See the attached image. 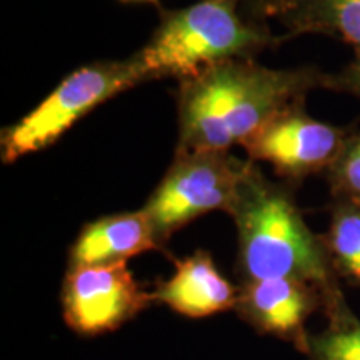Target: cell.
Wrapping results in <instances>:
<instances>
[{
  "instance_id": "cell-1",
  "label": "cell",
  "mask_w": 360,
  "mask_h": 360,
  "mask_svg": "<svg viewBox=\"0 0 360 360\" xmlns=\"http://www.w3.org/2000/svg\"><path fill=\"white\" fill-rule=\"evenodd\" d=\"M328 72L305 65L269 69L233 58L179 80V143L175 152L244 147L274 117L309 92L327 89Z\"/></svg>"
},
{
  "instance_id": "cell-2",
  "label": "cell",
  "mask_w": 360,
  "mask_h": 360,
  "mask_svg": "<svg viewBox=\"0 0 360 360\" xmlns=\"http://www.w3.org/2000/svg\"><path fill=\"white\" fill-rule=\"evenodd\" d=\"M229 214L237 227L242 282L290 277L321 287L326 295L339 289L323 237L310 231L290 184L272 182L249 159Z\"/></svg>"
},
{
  "instance_id": "cell-3",
  "label": "cell",
  "mask_w": 360,
  "mask_h": 360,
  "mask_svg": "<svg viewBox=\"0 0 360 360\" xmlns=\"http://www.w3.org/2000/svg\"><path fill=\"white\" fill-rule=\"evenodd\" d=\"M282 42L283 37L274 35L265 20L245 13L240 0H197L162 11L154 34L135 53L148 80H182L220 62L254 58Z\"/></svg>"
},
{
  "instance_id": "cell-4",
  "label": "cell",
  "mask_w": 360,
  "mask_h": 360,
  "mask_svg": "<svg viewBox=\"0 0 360 360\" xmlns=\"http://www.w3.org/2000/svg\"><path fill=\"white\" fill-rule=\"evenodd\" d=\"M143 82H148V75L137 53L125 60H98L74 70L32 112L2 130L4 164L53 146L98 105Z\"/></svg>"
},
{
  "instance_id": "cell-5",
  "label": "cell",
  "mask_w": 360,
  "mask_h": 360,
  "mask_svg": "<svg viewBox=\"0 0 360 360\" xmlns=\"http://www.w3.org/2000/svg\"><path fill=\"white\" fill-rule=\"evenodd\" d=\"M249 160L227 150L175 152L164 179L142 207L164 247L175 232L202 215L229 214Z\"/></svg>"
},
{
  "instance_id": "cell-6",
  "label": "cell",
  "mask_w": 360,
  "mask_h": 360,
  "mask_svg": "<svg viewBox=\"0 0 360 360\" xmlns=\"http://www.w3.org/2000/svg\"><path fill=\"white\" fill-rule=\"evenodd\" d=\"M62 315L75 334L114 332L154 302L135 281L127 262L69 265L62 283Z\"/></svg>"
},
{
  "instance_id": "cell-7",
  "label": "cell",
  "mask_w": 360,
  "mask_h": 360,
  "mask_svg": "<svg viewBox=\"0 0 360 360\" xmlns=\"http://www.w3.org/2000/svg\"><path fill=\"white\" fill-rule=\"evenodd\" d=\"M352 132L314 119L300 102L274 117L244 148L250 160L267 162L287 184H300L326 174Z\"/></svg>"
},
{
  "instance_id": "cell-8",
  "label": "cell",
  "mask_w": 360,
  "mask_h": 360,
  "mask_svg": "<svg viewBox=\"0 0 360 360\" xmlns=\"http://www.w3.org/2000/svg\"><path fill=\"white\" fill-rule=\"evenodd\" d=\"M326 292L314 283L290 277L242 282L236 310L247 323L262 334L290 342L307 355L309 317L323 310Z\"/></svg>"
},
{
  "instance_id": "cell-9",
  "label": "cell",
  "mask_w": 360,
  "mask_h": 360,
  "mask_svg": "<svg viewBox=\"0 0 360 360\" xmlns=\"http://www.w3.org/2000/svg\"><path fill=\"white\" fill-rule=\"evenodd\" d=\"M154 302L188 319H204L237 307L238 287L222 276L205 250L175 260L172 277L152 292Z\"/></svg>"
},
{
  "instance_id": "cell-10",
  "label": "cell",
  "mask_w": 360,
  "mask_h": 360,
  "mask_svg": "<svg viewBox=\"0 0 360 360\" xmlns=\"http://www.w3.org/2000/svg\"><path fill=\"white\" fill-rule=\"evenodd\" d=\"M159 238L143 210L101 217L84 225L70 249L69 265H109L160 250Z\"/></svg>"
},
{
  "instance_id": "cell-11",
  "label": "cell",
  "mask_w": 360,
  "mask_h": 360,
  "mask_svg": "<svg viewBox=\"0 0 360 360\" xmlns=\"http://www.w3.org/2000/svg\"><path fill=\"white\" fill-rule=\"evenodd\" d=\"M276 19L283 39L297 35H326L360 52V0H276L265 20Z\"/></svg>"
},
{
  "instance_id": "cell-12",
  "label": "cell",
  "mask_w": 360,
  "mask_h": 360,
  "mask_svg": "<svg viewBox=\"0 0 360 360\" xmlns=\"http://www.w3.org/2000/svg\"><path fill=\"white\" fill-rule=\"evenodd\" d=\"M323 314L327 327L310 335L309 357L312 360H360V319L350 310L342 289L326 295Z\"/></svg>"
},
{
  "instance_id": "cell-13",
  "label": "cell",
  "mask_w": 360,
  "mask_h": 360,
  "mask_svg": "<svg viewBox=\"0 0 360 360\" xmlns=\"http://www.w3.org/2000/svg\"><path fill=\"white\" fill-rule=\"evenodd\" d=\"M322 237L337 277L360 289V205L332 199L328 231Z\"/></svg>"
},
{
  "instance_id": "cell-14",
  "label": "cell",
  "mask_w": 360,
  "mask_h": 360,
  "mask_svg": "<svg viewBox=\"0 0 360 360\" xmlns=\"http://www.w3.org/2000/svg\"><path fill=\"white\" fill-rule=\"evenodd\" d=\"M332 199L360 205V130H354L330 169L326 172Z\"/></svg>"
},
{
  "instance_id": "cell-15",
  "label": "cell",
  "mask_w": 360,
  "mask_h": 360,
  "mask_svg": "<svg viewBox=\"0 0 360 360\" xmlns=\"http://www.w3.org/2000/svg\"><path fill=\"white\" fill-rule=\"evenodd\" d=\"M327 90L349 94L360 102V52H354L349 64H345L339 72L328 74Z\"/></svg>"
},
{
  "instance_id": "cell-16",
  "label": "cell",
  "mask_w": 360,
  "mask_h": 360,
  "mask_svg": "<svg viewBox=\"0 0 360 360\" xmlns=\"http://www.w3.org/2000/svg\"><path fill=\"white\" fill-rule=\"evenodd\" d=\"M274 2L276 0H240L242 8H244L245 13H249L250 17L259 20H265V12H267V8Z\"/></svg>"
},
{
  "instance_id": "cell-17",
  "label": "cell",
  "mask_w": 360,
  "mask_h": 360,
  "mask_svg": "<svg viewBox=\"0 0 360 360\" xmlns=\"http://www.w3.org/2000/svg\"><path fill=\"white\" fill-rule=\"evenodd\" d=\"M119 2H124V4H132V2H147V4H159V0H119Z\"/></svg>"
}]
</instances>
